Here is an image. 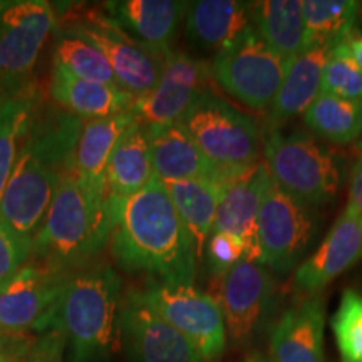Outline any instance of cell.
I'll use <instances>...</instances> for the list:
<instances>
[{"mask_svg":"<svg viewBox=\"0 0 362 362\" xmlns=\"http://www.w3.org/2000/svg\"><path fill=\"white\" fill-rule=\"evenodd\" d=\"M111 253L128 272L193 285L198 253L160 178L110 210Z\"/></svg>","mask_w":362,"mask_h":362,"instance_id":"obj_1","label":"cell"},{"mask_svg":"<svg viewBox=\"0 0 362 362\" xmlns=\"http://www.w3.org/2000/svg\"><path fill=\"white\" fill-rule=\"evenodd\" d=\"M111 237L106 188L83 178L76 166L62 173L33 253L62 269L96 255Z\"/></svg>","mask_w":362,"mask_h":362,"instance_id":"obj_2","label":"cell"},{"mask_svg":"<svg viewBox=\"0 0 362 362\" xmlns=\"http://www.w3.org/2000/svg\"><path fill=\"white\" fill-rule=\"evenodd\" d=\"M121 280L110 265H96L72 275L61 298L54 329L71 346V362L110 359L119 329Z\"/></svg>","mask_w":362,"mask_h":362,"instance_id":"obj_3","label":"cell"},{"mask_svg":"<svg viewBox=\"0 0 362 362\" xmlns=\"http://www.w3.org/2000/svg\"><path fill=\"white\" fill-rule=\"evenodd\" d=\"M67 136L33 133L24 139L0 200V223L33 243L51 206L66 163Z\"/></svg>","mask_w":362,"mask_h":362,"instance_id":"obj_4","label":"cell"},{"mask_svg":"<svg viewBox=\"0 0 362 362\" xmlns=\"http://www.w3.org/2000/svg\"><path fill=\"white\" fill-rule=\"evenodd\" d=\"M262 155L270 178L309 206L325 205L336 197L341 173L332 155L312 136L270 129Z\"/></svg>","mask_w":362,"mask_h":362,"instance_id":"obj_5","label":"cell"},{"mask_svg":"<svg viewBox=\"0 0 362 362\" xmlns=\"http://www.w3.org/2000/svg\"><path fill=\"white\" fill-rule=\"evenodd\" d=\"M64 21H69L64 30L86 39L104 54L121 89L134 98L155 89L170 51L163 52L139 42L111 16L96 8L74 7Z\"/></svg>","mask_w":362,"mask_h":362,"instance_id":"obj_6","label":"cell"},{"mask_svg":"<svg viewBox=\"0 0 362 362\" xmlns=\"http://www.w3.org/2000/svg\"><path fill=\"white\" fill-rule=\"evenodd\" d=\"M205 156L225 170H243L262 161L264 136L252 116L205 93L181 119Z\"/></svg>","mask_w":362,"mask_h":362,"instance_id":"obj_7","label":"cell"},{"mask_svg":"<svg viewBox=\"0 0 362 362\" xmlns=\"http://www.w3.org/2000/svg\"><path fill=\"white\" fill-rule=\"evenodd\" d=\"M211 78L230 98L252 111L270 110L282 86L287 64L259 37L255 30L215 54Z\"/></svg>","mask_w":362,"mask_h":362,"instance_id":"obj_8","label":"cell"},{"mask_svg":"<svg viewBox=\"0 0 362 362\" xmlns=\"http://www.w3.org/2000/svg\"><path fill=\"white\" fill-rule=\"evenodd\" d=\"M54 25L56 8L45 0L0 2V89L4 96H17L25 88Z\"/></svg>","mask_w":362,"mask_h":362,"instance_id":"obj_9","label":"cell"},{"mask_svg":"<svg viewBox=\"0 0 362 362\" xmlns=\"http://www.w3.org/2000/svg\"><path fill=\"white\" fill-rule=\"evenodd\" d=\"M67 280L66 269L51 262L21 267L0 284V330L19 334L54 329Z\"/></svg>","mask_w":362,"mask_h":362,"instance_id":"obj_10","label":"cell"},{"mask_svg":"<svg viewBox=\"0 0 362 362\" xmlns=\"http://www.w3.org/2000/svg\"><path fill=\"white\" fill-rule=\"evenodd\" d=\"M143 300L170 325L183 334L203 361H215L223 354L226 329L218 304L210 293L193 285H176L153 280Z\"/></svg>","mask_w":362,"mask_h":362,"instance_id":"obj_11","label":"cell"},{"mask_svg":"<svg viewBox=\"0 0 362 362\" xmlns=\"http://www.w3.org/2000/svg\"><path fill=\"white\" fill-rule=\"evenodd\" d=\"M314 228V208L269 176L259 214V264L277 272L292 270L305 253Z\"/></svg>","mask_w":362,"mask_h":362,"instance_id":"obj_12","label":"cell"},{"mask_svg":"<svg viewBox=\"0 0 362 362\" xmlns=\"http://www.w3.org/2000/svg\"><path fill=\"white\" fill-rule=\"evenodd\" d=\"M211 71L206 62L187 52L166 54L165 69L155 89L141 98H134L133 115L148 134L181 123L185 115L205 93H210Z\"/></svg>","mask_w":362,"mask_h":362,"instance_id":"obj_13","label":"cell"},{"mask_svg":"<svg viewBox=\"0 0 362 362\" xmlns=\"http://www.w3.org/2000/svg\"><path fill=\"white\" fill-rule=\"evenodd\" d=\"M119 334L133 362H205L173 325L131 292L119 310Z\"/></svg>","mask_w":362,"mask_h":362,"instance_id":"obj_14","label":"cell"},{"mask_svg":"<svg viewBox=\"0 0 362 362\" xmlns=\"http://www.w3.org/2000/svg\"><path fill=\"white\" fill-rule=\"evenodd\" d=\"M272 292V277L264 265L243 260L216 279L215 296L226 334L245 344L253 336Z\"/></svg>","mask_w":362,"mask_h":362,"instance_id":"obj_15","label":"cell"},{"mask_svg":"<svg viewBox=\"0 0 362 362\" xmlns=\"http://www.w3.org/2000/svg\"><path fill=\"white\" fill-rule=\"evenodd\" d=\"M361 259L362 216L347 205L322 243L297 267L293 287L304 296H317Z\"/></svg>","mask_w":362,"mask_h":362,"instance_id":"obj_16","label":"cell"},{"mask_svg":"<svg viewBox=\"0 0 362 362\" xmlns=\"http://www.w3.org/2000/svg\"><path fill=\"white\" fill-rule=\"evenodd\" d=\"M269 178L264 161L226 183L216 210L214 232L230 233L245 243L250 262H260L259 250V214L264 197L265 181Z\"/></svg>","mask_w":362,"mask_h":362,"instance_id":"obj_17","label":"cell"},{"mask_svg":"<svg viewBox=\"0 0 362 362\" xmlns=\"http://www.w3.org/2000/svg\"><path fill=\"white\" fill-rule=\"evenodd\" d=\"M149 143L153 171L161 181L206 180L225 187L235 176L247 170H225L216 166L208 160L181 123L149 134Z\"/></svg>","mask_w":362,"mask_h":362,"instance_id":"obj_18","label":"cell"},{"mask_svg":"<svg viewBox=\"0 0 362 362\" xmlns=\"http://www.w3.org/2000/svg\"><path fill=\"white\" fill-rule=\"evenodd\" d=\"M325 307L320 293L284 312L272 330V362H324Z\"/></svg>","mask_w":362,"mask_h":362,"instance_id":"obj_19","label":"cell"},{"mask_svg":"<svg viewBox=\"0 0 362 362\" xmlns=\"http://www.w3.org/2000/svg\"><path fill=\"white\" fill-rule=\"evenodd\" d=\"M106 12L129 35L139 42L158 49L171 51V42L178 34L181 21L187 17L189 2L181 0H123L107 2Z\"/></svg>","mask_w":362,"mask_h":362,"instance_id":"obj_20","label":"cell"},{"mask_svg":"<svg viewBox=\"0 0 362 362\" xmlns=\"http://www.w3.org/2000/svg\"><path fill=\"white\" fill-rule=\"evenodd\" d=\"M336 45H309L287 64L282 86L270 107V129L304 115L320 94L324 67Z\"/></svg>","mask_w":362,"mask_h":362,"instance_id":"obj_21","label":"cell"},{"mask_svg":"<svg viewBox=\"0 0 362 362\" xmlns=\"http://www.w3.org/2000/svg\"><path fill=\"white\" fill-rule=\"evenodd\" d=\"M153 178L155 171H153L149 134L141 123L134 119L121 136L107 165V211L143 189Z\"/></svg>","mask_w":362,"mask_h":362,"instance_id":"obj_22","label":"cell"},{"mask_svg":"<svg viewBox=\"0 0 362 362\" xmlns=\"http://www.w3.org/2000/svg\"><path fill=\"white\" fill-rule=\"evenodd\" d=\"M185 19L189 40L215 54L237 42L252 27L250 4L237 0L189 2Z\"/></svg>","mask_w":362,"mask_h":362,"instance_id":"obj_23","label":"cell"},{"mask_svg":"<svg viewBox=\"0 0 362 362\" xmlns=\"http://www.w3.org/2000/svg\"><path fill=\"white\" fill-rule=\"evenodd\" d=\"M51 96L66 111L88 121L131 111L134 103V96L117 86L81 79L56 62L51 78Z\"/></svg>","mask_w":362,"mask_h":362,"instance_id":"obj_24","label":"cell"},{"mask_svg":"<svg viewBox=\"0 0 362 362\" xmlns=\"http://www.w3.org/2000/svg\"><path fill=\"white\" fill-rule=\"evenodd\" d=\"M252 29L285 64L305 49L302 0H264L250 4Z\"/></svg>","mask_w":362,"mask_h":362,"instance_id":"obj_25","label":"cell"},{"mask_svg":"<svg viewBox=\"0 0 362 362\" xmlns=\"http://www.w3.org/2000/svg\"><path fill=\"white\" fill-rule=\"evenodd\" d=\"M163 185L170 194L176 214L194 240L198 259H202L208 237L214 232L223 185L206 180L163 181Z\"/></svg>","mask_w":362,"mask_h":362,"instance_id":"obj_26","label":"cell"},{"mask_svg":"<svg viewBox=\"0 0 362 362\" xmlns=\"http://www.w3.org/2000/svg\"><path fill=\"white\" fill-rule=\"evenodd\" d=\"M134 119L133 111H126L86 123L74 151V166L83 178L106 188V170L112 151Z\"/></svg>","mask_w":362,"mask_h":362,"instance_id":"obj_27","label":"cell"},{"mask_svg":"<svg viewBox=\"0 0 362 362\" xmlns=\"http://www.w3.org/2000/svg\"><path fill=\"white\" fill-rule=\"evenodd\" d=\"M302 117L307 128L325 141L349 144L362 136V101L320 93Z\"/></svg>","mask_w":362,"mask_h":362,"instance_id":"obj_28","label":"cell"},{"mask_svg":"<svg viewBox=\"0 0 362 362\" xmlns=\"http://www.w3.org/2000/svg\"><path fill=\"white\" fill-rule=\"evenodd\" d=\"M359 11L361 4L356 0H302L305 47L351 40Z\"/></svg>","mask_w":362,"mask_h":362,"instance_id":"obj_29","label":"cell"},{"mask_svg":"<svg viewBox=\"0 0 362 362\" xmlns=\"http://www.w3.org/2000/svg\"><path fill=\"white\" fill-rule=\"evenodd\" d=\"M33 126V104L19 94L0 103V200L16 166L27 131Z\"/></svg>","mask_w":362,"mask_h":362,"instance_id":"obj_30","label":"cell"},{"mask_svg":"<svg viewBox=\"0 0 362 362\" xmlns=\"http://www.w3.org/2000/svg\"><path fill=\"white\" fill-rule=\"evenodd\" d=\"M54 57H56V61H54L56 64L66 67L71 74L78 76L81 79L117 86L115 72H112L104 54L86 39L79 37V35L61 30L56 42Z\"/></svg>","mask_w":362,"mask_h":362,"instance_id":"obj_31","label":"cell"},{"mask_svg":"<svg viewBox=\"0 0 362 362\" xmlns=\"http://www.w3.org/2000/svg\"><path fill=\"white\" fill-rule=\"evenodd\" d=\"M330 325L341 362H362V293L347 288Z\"/></svg>","mask_w":362,"mask_h":362,"instance_id":"obj_32","label":"cell"},{"mask_svg":"<svg viewBox=\"0 0 362 362\" xmlns=\"http://www.w3.org/2000/svg\"><path fill=\"white\" fill-rule=\"evenodd\" d=\"M351 40L337 44L330 52L324 67L320 93L362 101V67L352 57Z\"/></svg>","mask_w":362,"mask_h":362,"instance_id":"obj_33","label":"cell"},{"mask_svg":"<svg viewBox=\"0 0 362 362\" xmlns=\"http://www.w3.org/2000/svg\"><path fill=\"white\" fill-rule=\"evenodd\" d=\"M66 346L64 334L51 329L33 341L13 342L12 362H66Z\"/></svg>","mask_w":362,"mask_h":362,"instance_id":"obj_34","label":"cell"},{"mask_svg":"<svg viewBox=\"0 0 362 362\" xmlns=\"http://www.w3.org/2000/svg\"><path fill=\"white\" fill-rule=\"evenodd\" d=\"M205 253L208 267L215 279L221 277L240 262L248 259L245 243L223 232H211L205 245Z\"/></svg>","mask_w":362,"mask_h":362,"instance_id":"obj_35","label":"cell"},{"mask_svg":"<svg viewBox=\"0 0 362 362\" xmlns=\"http://www.w3.org/2000/svg\"><path fill=\"white\" fill-rule=\"evenodd\" d=\"M33 253V243L17 237L6 225L0 223V284L25 265Z\"/></svg>","mask_w":362,"mask_h":362,"instance_id":"obj_36","label":"cell"},{"mask_svg":"<svg viewBox=\"0 0 362 362\" xmlns=\"http://www.w3.org/2000/svg\"><path fill=\"white\" fill-rule=\"evenodd\" d=\"M351 208H354L362 216V155L359 160L354 163L351 170V178H349V203Z\"/></svg>","mask_w":362,"mask_h":362,"instance_id":"obj_37","label":"cell"},{"mask_svg":"<svg viewBox=\"0 0 362 362\" xmlns=\"http://www.w3.org/2000/svg\"><path fill=\"white\" fill-rule=\"evenodd\" d=\"M12 347L13 342L4 337V334L0 336V362H12Z\"/></svg>","mask_w":362,"mask_h":362,"instance_id":"obj_38","label":"cell"},{"mask_svg":"<svg viewBox=\"0 0 362 362\" xmlns=\"http://www.w3.org/2000/svg\"><path fill=\"white\" fill-rule=\"evenodd\" d=\"M351 52L357 64L362 67V37L351 40Z\"/></svg>","mask_w":362,"mask_h":362,"instance_id":"obj_39","label":"cell"},{"mask_svg":"<svg viewBox=\"0 0 362 362\" xmlns=\"http://www.w3.org/2000/svg\"><path fill=\"white\" fill-rule=\"evenodd\" d=\"M247 362H267V361H264V359H262V357H259V356H255V357H252V359H248Z\"/></svg>","mask_w":362,"mask_h":362,"instance_id":"obj_40","label":"cell"},{"mask_svg":"<svg viewBox=\"0 0 362 362\" xmlns=\"http://www.w3.org/2000/svg\"><path fill=\"white\" fill-rule=\"evenodd\" d=\"M357 148H359V151L362 153V136L359 138V141H357Z\"/></svg>","mask_w":362,"mask_h":362,"instance_id":"obj_41","label":"cell"},{"mask_svg":"<svg viewBox=\"0 0 362 362\" xmlns=\"http://www.w3.org/2000/svg\"><path fill=\"white\" fill-rule=\"evenodd\" d=\"M4 98H6V96H4V93H2V89H0V103H2V101H4Z\"/></svg>","mask_w":362,"mask_h":362,"instance_id":"obj_42","label":"cell"},{"mask_svg":"<svg viewBox=\"0 0 362 362\" xmlns=\"http://www.w3.org/2000/svg\"><path fill=\"white\" fill-rule=\"evenodd\" d=\"M2 334H4V332H2V330H0V336H2Z\"/></svg>","mask_w":362,"mask_h":362,"instance_id":"obj_43","label":"cell"}]
</instances>
